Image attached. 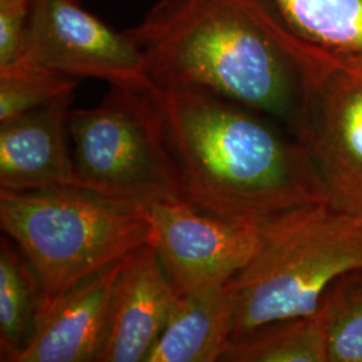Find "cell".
I'll return each instance as SVG.
<instances>
[{"label": "cell", "mask_w": 362, "mask_h": 362, "mask_svg": "<svg viewBox=\"0 0 362 362\" xmlns=\"http://www.w3.org/2000/svg\"><path fill=\"white\" fill-rule=\"evenodd\" d=\"M182 199L207 214L263 228L324 194L306 149L257 112L211 91L156 86Z\"/></svg>", "instance_id": "cell-1"}, {"label": "cell", "mask_w": 362, "mask_h": 362, "mask_svg": "<svg viewBox=\"0 0 362 362\" xmlns=\"http://www.w3.org/2000/svg\"><path fill=\"white\" fill-rule=\"evenodd\" d=\"M156 86L211 91L259 115H296V31L270 0H158L124 31Z\"/></svg>", "instance_id": "cell-2"}, {"label": "cell", "mask_w": 362, "mask_h": 362, "mask_svg": "<svg viewBox=\"0 0 362 362\" xmlns=\"http://www.w3.org/2000/svg\"><path fill=\"white\" fill-rule=\"evenodd\" d=\"M0 224L38 276L37 322L70 288L152 239L144 204L78 187L0 191Z\"/></svg>", "instance_id": "cell-3"}, {"label": "cell", "mask_w": 362, "mask_h": 362, "mask_svg": "<svg viewBox=\"0 0 362 362\" xmlns=\"http://www.w3.org/2000/svg\"><path fill=\"white\" fill-rule=\"evenodd\" d=\"M357 270H362V220L326 203L274 220L262 228L257 254L228 282L235 297L233 338L313 314L338 278Z\"/></svg>", "instance_id": "cell-4"}, {"label": "cell", "mask_w": 362, "mask_h": 362, "mask_svg": "<svg viewBox=\"0 0 362 362\" xmlns=\"http://www.w3.org/2000/svg\"><path fill=\"white\" fill-rule=\"evenodd\" d=\"M153 90L110 86L100 104L71 109L79 188L141 204L181 197Z\"/></svg>", "instance_id": "cell-5"}, {"label": "cell", "mask_w": 362, "mask_h": 362, "mask_svg": "<svg viewBox=\"0 0 362 362\" xmlns=\"http://www.w3.org/2000/svg\"><path fill=\"white\" fill-rule=\"evenodd\" d=\"M300 94L290 122L325 203L362 220V52H334L296 34Z\"/></svg>", "instance_id": "cell-6"}, {"label": "cell", "mask_w": 362, "mask_h": 362, "mask_svg": "<svg viewBox=\"0 0 362 362\" xmlns=\"http://www.w3.org/2000/svg\"><path fill=\"white\" fill-rule=\"evenodd\" d=\"M23 59L67 77L95 78L110 86L152 90L144 52L81 7L79 0H34Z\"/></svg>", "instance_id": "cell-7"}, {"label": "cell", "mask_w": 362, "mask_h": 362, "mask_svg": "<svg viewBox=\"0 0 362 362\" xmlns=\"http://www.w3.org/2000/svg\"><path fill=\"white\" fill-rule=\"evenodd\" d=\"M155 247L177 291L227 285L258 251L262 228L207 214L180 196L144 204Z\"/></svg>", "instance_id": "cell-8"}, {"label": "cell", "mask_w": 362, "mask_h": 362, "mask_svg": "<svg viewBox=\"0 0 362 362\" xmlns=\"http://www.w3.org/2000/svg\"><path fill=\"white\" fill-rule=\"evenodd\" d=\"M73 100L74 91H69L0 122V191L79 188L66 143Z\"/></svg>", "instance_id": "cell-9"}, {"label": "cell", "mask_w": 362, "mask_h": 362, "mask_svg": "<svg viewBox=\"0 0 362 362\" xmlns=\"http://www.w3.org/2000/svg\"><path fill=\"white\" fill-rule=\"evenodd\" d=\"M176 293L155 247L146 243L129 252L113 288L97 362H145L165 326Z\"/></svg>", "instance_id": "cell-10"}, {"label": "cell", "mask_w": 362, "mask_h": 362, "mask_svg": "<svg viewBox=\"0 0 362 362\" xmlns=\"http://www.w3.org/2000/svg\"><path fill=\"white\" fill-rule=\"evenodd\" d=\"M124 258L83 279L39 320L10 362H97Z\"/></svg>", "instance_id": "cell-11"}, {"label": "cell", "mask_w": 362, "mask_h": 362, "mask_svg": "<svg viewBox=\"0 0 362 362\" xmlns=\"http://www.w3.org/2000/svg\"><path fill=\"white\" fill-rule=\"evenodd\" d=\"M235 297L227 285L177 291L145 362H215L231 341Z\"/></svg>", "instance_id": "cell-12"}, {"label": "cell", "mask_w": 362, "mask_h": 362, "mask_svg": "<svg viewBox=\"0 0 362 362\" xmlns=\"http://www.w3.org/2000/svg\"><path fill=\"white\" fill-rule=\"evenodd\" d=\"M220 361L330 362L327 311L321 303L313 314L262 325L235 337Z\"/></svg>", "instance_id": "cell-13"}, {"label": "cell", "mask_w": 362, "mask_h": 362, "mask_svg": "<svg viewBox=\"0 0 362 362\" xmlns=\"http://www.w3.org/2000/svg\"><path fill=\"white\" fill-rule=\"evenodd\" d=\"M38 276L23 252L0 242V361L10 362L33 334L40 309Z\"/></svg>", "instance_id": "cell-14"}, {"label": "cell", "mask_w": 362, "mask_h": 362, "mask_svg": "<svg viewBox=\"0 0 362 362\" xmlns=\"http://www.w3.org/2000/svg\"><path fill=\"white\" fill-rule=\"evenodd\" d=\"M298 35L334 52H362V0H270Z\"/></svg>", "instance_id": "cell-15"}, {"label": "cell", "mask_w": 362, "mask_h": 362, "mask_svg": "<svg viewBox=\"0 0 362 362\" xmlns=\"http://www.w3.org/2000/svg\"><path fill=\"white\" fill-rule=\"evenodd\" d=\"M322 305L329 318L330 362H362V270L338 278Z\"/></svg>", "instance_id": "cell-16"}, {"label": "cell", "mask_w": 362, "mask_h": 362, "mask_svg": "<svg viewBox=\"0 0 362 362\" xmlns=\"http://www.w3.org/2000/svg\"><path fill=\"white\" fill-rule=\"evenodd\" d=\"M78 82L77 78L33 65L25 59L0 67V122L76 90Z\"/></svg>", "instance_id": "cell-17"}, {"label": "cell", "mask_w": 362, "mask_h": 362, "mask_svg": "<svg viewBox=\"0 0 362 362\" xmlns=\"http://www.w3.org/2000/svg\"><path fill=\"white\" fill-rule=\"evenodd\" d=\"M31 6H0V67L23 59Z\"/></svg>", "instance_id": "cell-18"}, {"label": "cell", "mask_w": 362, "mask_h": 362, "mask_svg": "<svg viewBox=\"0 0 362 362\" xmlns=\"http://www.w3.org/2000/svg\"><path fill=\"white\" fill-rule=\"evenodd\" d=\"M34 0H0V6H31Z\"/></svg>", "instance_id": "cell-19"}]
</instances>
